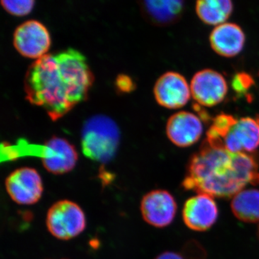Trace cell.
Here are the masks:
<instances>
[{
	"mask_svg": "<svg viewBox=\"0 0 259 259\" xmlns=\"http://www.w3.org/2000/svg\"><path fill=\"white\" fill-rule=\"evenodd\" d=\"M94 80L86 57L69 49L47 54L30 65L24 90L30 104L56 121L88 99Z\"/></svg>",
	"mask_w": 259,
	"mask_h": 259,
	"instance_id": "1",
	"label": "cell"
},
{
	"mask_svg": "<svg viewBox=\"0 0 259 259\" xmlns=\"http://www.w3.org/2000/svg\"><path fill=\"white\" fill-rule=\"evenodd\" d=\"M248 185H259V163L248 153H233L204 139L191 156L184 190L218 198H233Z\"/></svg>",
	"mask_w": 259,
	"mask_h": 259,
	"instance_id": "2",
	"label": "cell"
},
{
	"mask_svg": "<svg viewBox=\"0 0 259 259\" xmlns=\"http://www.w3.org/2000/svg\"><path fill=\"white\" fill-rule=\"evenodd\" d=\"M2 162L15 161L25 156H35L41 159L44 168L54 175H64L76 166L78 153L74 145L60 137L51 138L44 145L29 144L19 140L16 144H2Z\"/></svg>",
	"mask_w": 259,
	"mask_h": 259,
	"instance_id": "3",
	"label": "cell"
},
{
	"mask_svg": "<svg viewBox=\"0 0 259 259\" xmlns=\"http://www.w3.org/2000/svg\"><path fill=\"white\" fill-rule=\"evenodd\" d=\"M120 131L117 123L108 116H92L83 122L81 144L83 155L99 163H109L118 149Z\"/></svg>",
	"mask_w": 259,
	"mask_h": 259,
	"instance_id": "4",
	"label": "cell"
},
{
	"mask_svg": "<svg viewBox=\"0 0 259 259\" xmlns=\"http://www.w3.org/2000/svg\"><path fill=\"white\" fill-rule=\"evenodd\" d=\"M86 225L82 209L72 201L64 199L56 202L48 211V230L58 239H72L84 231Z\"/></svg>",
	"mask_w": 259,
	"mask_h": 259,
	"instance_id": "5",
	"label": "cell"
},
{
	"mask_svg": "<svg viewBox=\"0 0 259 259\" xmlns=\"http://www.w3.org/2000/svg\"><path fill=\"white\" fill-rule=\"evenodd\" d=\"M13 45L20 55L37 60L47 55L50 49V33L44 24L37 20H28L15 30Z\"/></svg>",
	"mask_w": 259,
	"mask_h": 259,
	"instance_id": "6",
	"label": "cell"
},
{
	"mask_svg": "<svg viewBox=\"0 0 259 259\" xmlns=\"http://www.w3.org/2000/svg\"><path fill=\"white\" fill-rule=\"evenodd\" d=\"M5 187L10 198L24 205L37 203L44 192L41 177L30 167H22L12 172L5 180Z\"/></svg>",
	"mask_w": 259,
	"mask_h": 259,
	"instance_id": "7",
	"label": "cell"
},
{
	"mask_svg": "<svg viewBox=\"0 0 259 259\" xmlns=\"http://www.w3.org/2000/svg\"><path fill=\"white\" fill-rule=\"evenodd\" d=\"M191 93L200 106L214 107L226 98L228 86L222 74L206 69L196 73L191 81Z\"/></svg>",
	"mask_w": 259,
	"mask_h": 259,
	"instance_id": "8",
	"label": "cell"
},
{
	"mask_svg": "<svg viewBox=\"0 0 259 259\" xmlns=\"http://www.w3.org/2000/svg\"><path fill=\"white\" fill-rule=\"evenodd\" d=\"M177 204L168 191L156 190L145 194L141 202V212L148 224L156 228L169 226L176 216Z\"/></svg>",
	"mask_w": 259,
	"mask_h": 259,
	"instance_id": "9",
	"label": "cell"
},
{
	"mask_svg": "<svg viewBox=\"0 0 259 259\" xmlns=\"http://www.w3.org/2000/svg\"><path fill=\"white\" fill-rule=\"evenodd\" d=\"M153 94L158 105L173 110L187 105L190 99L191 89L182 74L168 71L156 81Z\"/></svg>",
	"mask_w": 259,
	"mask_h": 259,
	"instance_id": "10",
	"label": "cell"
},
{
	"mask_svg": "<svg viewBox=\"0 0 259 259\" xmlns=\"http://www.w3.org/2000/svg\"><path fill=\"white\" fill-rule=\"evenodd\" d=\"M217 203L207 194H199L186 201L182 209V218L186 226L194 231L209 230L217 221Z\"/></svg>",
	"mask_w": 259,
	"mask_h": 259,
	"instance_id": "11",
	"label": "cell"
},
{
	"mask_svg": "<svg viewBox=\"0 0 259 259\" xmlns=\"http://www.w3.org/2000/svg\"><path fill=\"white\" fill-rule=\"evenodd\" d=\"M222 143L231 152H253L259 146V117L238 119Z\"/></svg>",
	"mask_w": 259,
	"mask_h": 259,
	"instance_id": "12",
	"label": "cell"
},
{
	"mask_svg": "<svg viewBox=\"0 0 259 259\" xmlns=\"http://www.w3.org/2000/svg\"><path fill=\"white\" fill-rule=\"evenodd\" d=\"M202 133V121L192 112H177L167 121V136L178 147H189L196 144Z\"/></svg>",
	"mask_w": 259,
	"mask_h": 259,
	"instance_id": "13",
	"label": "cell"
},
{
	"mask_svg": "<svg viewBox=\"0 0 259 259\" xmlns=\"http://www.w3.org/2000/svg\"><path fill=\"white\" fill-rule=\"evenodd\" d=\"M186 0H139L144 18L156 26L166 27L180 21Z\"/></svg>",
	"mask_w": 259,
	"mask_h": 259,
	"instance_id": "14",
	"label": "cell"
},
{
	"mask_svg": "<svg viewBox=\"0 0 259 259\" xmlns=\"http://www.w3.org/2000/svg\"><path fill=\"white\" fill-rule=\"evenodd\" d=\"M245 35L238 24L225 23L213 29L209 35V44L212 50L223 57L232 58L243 51Z\"/></svg>",
	"mask_w": 259,
	"mask_h": 259,
	"instance_id": "15",
	"label": "cell"
},
{
	"mask_svg": "<svg viewBox=\"0 0 259 259\" xmlns=\"http://www.w3.org/2000/svg\"><path fill=\"white\" fill-rule=\"evenodd\" d=\"M233 6V0H196L195 10L202 23L218 26L231 16Z\"/></svg>",
	"mask_w": 259,
	"mask_h": 259,
	"instance_id": "16",
	"label": "cell"
},
{
	"mask_svg": "<svg viewBox=\"0 0 259 259\" xmlns=\"http://www.w3.org/2000/svg\"><path fill=\"white\" fill-rule=\"evenodd\" d=\"M231 210L243 222H259V190L249 189L238 192L232 199Z\"/></svg>",
	"mask_w": 259,
	"mask_h": 259,
	"instance_id": "17",
	"label": "cell"
},
{
	"mask_svg": "<svg viewBox=\"0 0 259 259\" xmlns=\"http://www.w3.org/2000/svg\"><path fill=\"white\" fill-rule=\"evenodd\" d=\"M5 11L14 16L23 17L31 13L35 0H1Z\"/></svg>",
	"mask_w": 259,
	"mask_h": 259,
	"instance_id": "18",
	"label": "cell"
},
{
	"mask_svg": "<svg viewBox=\"0 0 259 259\" xmlns=\"http://www.w3.org/2000/svg\"><path fill=\"white\" fill-rule=\"evenodd\" d=\"M253 85V77L245 72H240L235 75L232 81V87L235 93L240 95L248 93Z\"/></svg>",
	"mask_w": 259,
	"mask_h": 259,
	"instance_id": "19",
	"label": "cell"
},
{
	"mask_svg": "<svg viewBox=\"0 0 259 259\" xmlns=\"http://www.w3.org/2000/svg\"><path fill=\"white\" fill-rule=\"evenodd\" d=\"M155 259H184V258L175 252L166 251L158 255Z\"/></svg>",
	"mask_w": 259,
	"mask_h": 259,
	"instance_id": "20",
	"label": "cell"
},
{
	"mask_svg": "<svg viewBox=\"0 0 259 259\" xmlns=\"http://www.w3.org/2000/svg\"><path fill=\"white\" fill-rule=\"evenodd\" d=\"M258 239H259V227H258Z\"/></svg>",
	"mask_w": 259,
	"mask_h": 259,
	"instance_id": "21",
	"label": "cell"
}]
</instances>
